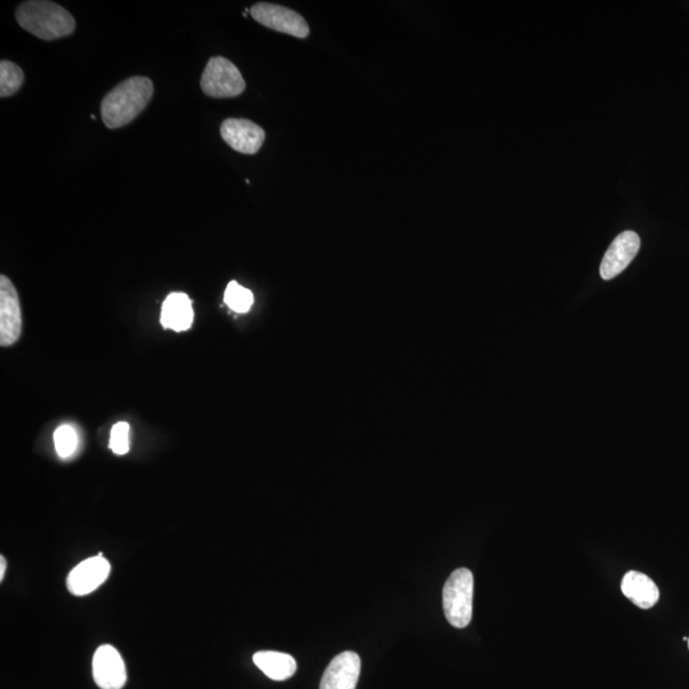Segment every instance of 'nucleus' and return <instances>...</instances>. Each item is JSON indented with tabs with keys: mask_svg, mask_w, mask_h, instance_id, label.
<instances>
[{
	"mask_svg": "<svg viewBox=\"0 0 689 689\" xmlns=\"http://www.w3.org/2000/svg\"><path fill=\"white\" fill-rule=\"evenodd\" d=\"M22 316L20 299L7 276H0V345L9 346L20 339Z\"/></svg>",
	"mask_w": 689,
	"mask_h": 689,
	"instance_id": "obj_6",
	"label": "nucleus"
},
{
	"mask_svg": "<svg viewBox=\"0 0 689 689\" xmlns=\"http://www.w3.org/2000/svg\"><path fill=\"white\" fill-rule=\"evenodd\" d=\"M154 95V83L147 77H131L119 83L101 103V118L106 127L117 129L136 119Z\"/></svg>",
	"mask_w": 689,
	"mask_h": 689,
	"instance_id": "obj_1",
	"label": "nucleus"
},
{
	"mask_svg": "<svg viewBox=\"0 0 689 689\" xmlns=\"http://www.w3.org/2000/svg\"><path fill=\"white\" fill-rule=\"evenodd\" d=\"M110 563L104 557L96 556L78 564L67 578L68 590L73 595L85 596L94 593L110 575Z\"/></svg>",
	"mask_w": 689,
	"mask_h": 689,
	"instance_id": "obj_9",
	"label": "nucleus"
},
{
	"mask_svg": "<svg viewBox=\"0 0 689 689\" xmlns=\"http://www.w3.org/2000/svg\"><path fill=\"white\" fill-rule=\"evenodd\" d=\"M254 664L274 681L282 682L297 672V661L284 652L260 651L253 656Z\"/></svg>",
	"mask_w": 689,
	"mask_h": 689,
	"instance_id": "obj_14",
	"label": "nucleus"
},
{
	"mask_svg": "<svg viewBox=\"0 0 689 689\" xmlns=\"http://www.w3.org/2000/svg\"><path fill=\"white\" fill-rule=\"evenodd\" d=\"M201 89L215 99L235 97L245 90V81L234 63L223 57L208 60L201 80Z\"/></svg>",
	"mask_w": 689,
	"mask_h": 689,
	"instance_id": "obj_4",
	"label": "nucleus"
},
{
	"mask_svg": "<svg viewBox=\"0 0 689 689\" xmlns=\"http://www.w3.org/2000/svg\"><path fill=\"white\" fill-rule=\"evenodd\" d=\"M687 642H688V650H689V637H688V640H687Z\"/></svg>",
	"mask_w": 689,
	"mask_h": 689,
	"instance_id": "obj_20",
	"label": "nucleus"
},
{
	"mask_svg": "<svg viewBox=\"0 0 689 689\" xmlns=\"http://www.w3.org/2000/svg\"><path fill=\"white\" fill-rule=\"evenodd\" d=\"M641 239L635 231H624L619 234L605 253L600 265V276L604 280H612L621 275L640 251Z\"/></svg>",
	"mask_w": 689,
	"mask_h": 689,
	"instance_id": "obj_8",
	"label": "nucleus"
},
{
	"mask_svg": "<svg viewBox=\"0 0 689 689\" xmlns=\"http://www.w3.org/2000/svg\"><path fill=\"white\" fill-rule=\"evenodd\" d=\"M224 300L231 311L247 313L251 311L254 298L251 290L239 285L237 281L229 282L225 290Z\"/></svg>",
	"mask_w": 689,
	"mask_h": 689,
	"instance_id": "obj_16",
	"label": "nucleus"
},
{
	"mask_svg": "<svg viewBox=\"0 0 689 689\" xmlns=\"http://www.w3.org/2000/svg\"><path fill=\"white\" fill-rule=\"evenodd\" d=\"M7 563L4 557H0V580H3L4 573H6Z\"/></svg>",
	"mask_w": 689,
	"mask_h": 689,
	"instance_id": "obj_19",
	"label": "nucleus"
},
{
	"mask_svg": "<svg viewBox=\"0 0 689 689\" xmlns=\"http://www.w3.org/2000/svg\"><path fill=\"white\" fill-rule=\"evenodd\" d=\"M194 318L192 300L187 294L173 293L165 299L161 309V325L169 330L183 332L192 327Z\"/></svg>",
	"mask_w": 689,
	"mask_h": 689,
	"instance_id": "obj_13",
	"label": "nucleus"
},
{
	"mask_svg": "<svg viewBox=\"0 0 689 689\" xmlns=\"http://www.w3.org/2000/svg\"><path fill=\"white\" fill-rule=\"evenodd\" d=\"M110 450L123 456L129 451V424L120 422L114 425L110 436Z\"/></svg>",
	"mask_w": 689,
	"mask_h": 689,
	"instance_id": "obj_18",
	"label": "nucleus"
},
{
	"mask_svg": "<svg viewBox=\"0 0 689 689\" xmlns=\"http://www.w3.org/2000/svg\"><path fill=\"white\" fill-rule=\"evenodd\" d=\"M17 22L22 29L41 40H57L73 34L75 18L66 8L45 0L23 2L16 11Z\"/></svg>",
	"mask_w": 689,
	"mask_h": 689,
	"instance_id": "obj_2",
	"label": "nucleus"
},
{
	"mask_svg": "<svg viewBox=\"0 0 689 689\" xmlns=\"http://www.w3.org/2000/svg\"><path fill=\"white\" fill-rule=\"evenodd\" d=\"M251 16L262 26L282 34L305 39L309 35L307 21L299 13L277 4L257 3L251 8Z\"/></svg>",
	"mask_w": 689,
	"mask_h": 689,
	"instance_id": "obj_5",
	"label": "nucleus"
},
{
	"mask_svg": "<svg viewBox=\"0 0 689 689\" xmlns=\"http://www.w3.org/2000/svg\"><path fill=\"white\" fill-rule=\"evenodd\" d=\"M25 81V75L17 64L2 60L0 63V96L9 97L15 95L21 89Z\"/></svg>",
	"mask_w": 689,
	"mask_h": 689,
	"instance_id": "obj_15",
	"label": "nucleus"
},
{
	"mask_svg": "<svg viewBox=\"0 0 689 689\" xmlns=\"http://www.w3.org/2000/svg\"><path fill=\"white\" fill-rule=\"evenodd\" d=\"M622 593L641 609H651L658 604L660 591L658 585L645 573L630 571L624 575Z\"/></svg>",
	"mask_w": 689,
	"mask_h": 689,
	"instance_id": "obj_12",
	"label": "nucleus"
},
{
	"mask_svg": "<svg viewBox=\"0 0 689 689\" xmlns=\"http://www.w3.org/2000/svg\"><path fill=\"white\" fill-rule=\"evenodd\" d=\"M55 450L62 459H69L78 447V436L71 425H60L54 433Z\"/></svg>",
	"mask_w": 689,
	"mask_h": 689,
	"instance_id": "obj_17",
	"label": "nucleus"
},
{
	"mask_svg": "<svg viewBox=\"0 0 689 689\" xmlns=\"http://www.w3.org/2000/svg\"><path fill=\"white\" fill-rule=\"evenodd\" d=\"M92 670L101 689H122L127 682L126 665L113 646L103 645L96 650Z\"/></svg>",
	"mask_w": 689,
	"mask_h": 689,
	"instance_id": "obj_10",
	"label": "nucleus"
},
{
	"mask_svg": "<svg viewBox=\"0 0 689 689\" xmlns=\"http://www.w3.org/2000/svg\"><path fill=\"white\" fill-rule=\"evenodd\" d=\"M362 661L353 651L341 652L323 673L319 689H356Z\"/></svg>",
	"mask_w": 689,
	"mask_h": 689,
	"instance_id": "obj_11",
	"label": "nucleus"
},
{
	"mask_svg": "<svg viewBox=\"0 0 689 689\" xmlns=\"http://www.w3.org/2000/svg\"><path fill=\"white\" fill-rule=\"evenodd\" d=\"M474 575L467 568L453 571L443 587V610L456 628L469 626L473 618Z\"/></svg>",
	"mask_w": 689,
	"mask_h": 689,
	"instance_id": "obj_3",
	"label": "nucleus"
},
{
	"mask_svg": "<svg viewBox=\"0 0 689 689\" xmlns=\"http://www.w3.org/2000/svg\"><path fill=\"white\" fill-rule=\"evenodd\" d=\"M220 132L231 149L245 155L257 154L266 138L263 128L248 119H226Z\"/></svg>",
	"mask_w": 689,
	"mask_h": 689,
	"instance_id": "obj_7",
	"label": "nucleus"
}]
</instances>
